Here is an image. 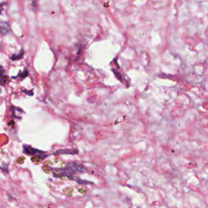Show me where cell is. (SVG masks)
I'll list each match as a JSON object with an SVG mask.
<instances>
[{
	"instance_id": "cell-4",
	"label": "cell",
	"mask_w": 208,
	"mask_h": 208,
	"mask_svg": "<svg viewBox=\"0 0 208 208\" xmlns=\"http://www.w3.org/2000/svg\"><path fill=\"white\" fill-rule=\"evenodd\" d=\"M78 150L76 149H60L54 152L53 155H78Z\"/></svg>"
},
{
	"instance_id": "cell-6",
	"label": "cell",
	"mask_w": 208,
	"mask_h": 208,
	"mask_svg": "<svg viewBox=\"0 0 208 208\" xmlns=\"http://www.w3.org/2000/svg\"><path fill=\"white\" fill-rule=\"evenodd\" d=\"M24 49L21 48L20 49V52L18 53V54H14V55H12V56H11V60L12 61H16V60H20V59H21L23 58V56H24Z\"/></svg>"
},
{
	"instance_id": "cell-13",
	"label": "cell",
	"mask_w": 208,
	"mask_h": 208,
	"mask_svg": "<svg viewBox=\"0 0 208 208\" xmlns=\"http://www.w3.org/2000/svg\"><path fill=\"white\" fill-rule=\"evenodd\" d=\"M2 12H3V8H1V9H0V16L2 14Z\"/></svg>"
},
{
	"instance_id": "cell-10",
	"label": "cell",
	"mask_w": 208,
	"mask_h": 208,
	"mask_svg": "<svg viewBox=\"0 0 208 208\" xmlns=\"http://www.w3.org/2000/svg\"><path fill=\"white\" fill-rule=\"evenodd\" d=\"M76 181L80 185H88V184H93V182L90 181H87V180H83L81 179H79V178H77L76 179Z\"/></svg>"
},
{
	"instance_id": "cell-3",
	"label": "cell",
	"mask_w": 208,
	"mask_h": 208,
	"mask_svg": "<svg viewBox=\"0 0 208 208\" xmlns=\"http://www.w3.org/2000/svg\"><path fill=\"white\" fill-rule=\"evenodd\" d=\"M11 33L10 24L8 21H2L0 20V33L3 36H7Z\"/></svg>"
},
{
	"instance_id": "cell-1",
	"label": "cell",
	"mask_w": 208,
	"mask_h": 208,
	"mask_svg": "<svg viewBox=\"0 0 208 208\" xmlns=\"http://www.w3.org/2000/svg\"><path fill=\"white\" fill-rule=\"evenodd\" d=\"M64 168L67 170V171H68L70 173L73 174V175H74L75 173H77V172L84 173V172H86V168H85V166L82 165V164H78L77 162H70V163L66 164Z\"/></svg>"
},
{
	"instance_id": "cell-9",
	"label": "cell",
	"mask_w": 208,
	"mask_h": 208,
	"mask_svg": "<svg viewBox=\"0 0 208 208\" xmlns=\"http://www.w3.org/2000/svg\"><path fill=\"white\" fill-rule=\"evenodd\" d=\"M0 169L2 170L4 173L8 174L9 172V168H8V164H3L2 166H0Z\"/></svg>"
},
{
	"instance_id": "cell-12",
	"label": "cell",
	"mask_w": 208,
	"mask_h": 208,
	"mask_svg": "<svg viewBox=\"0 0 208 208\" xmlns=\"http://www.w3.org/2000/svg\"><path fill=\"white\" fill-rule=\"evenodd\" d=\"M4 5H5V3H0V9H1L2 7L4 6Z\"/></svg>"
},
{
	"instance_id": "cell-2",
	"label": "cell",
	"mask_w": 208,
	"mask_h": 208,
	"mask_svg": "<svg viewBox=\"0 0 208 208\" xmlns=\"http://www.w3.org/2000/svg\"><path fill=\"white\" fill-rule=\"evenodd\" d=\"M23 152L26 155H43V154L46 153L43 150L33 148L28 145H23Z\"/></svg>"
},
{
	"instance_id": "cell-5",
	"label": "cell",
	"mask_w": 208,
	"mask_h": 208,
	"mask_svg": "<svg viewBox=\"0 0 208 208\" xmlns=\"http://www.w3.org/2000/svg\"><path fill=\"white\" fill-rule=\"evenodd\" d=\"M8 77L5 75V70H4L3 66H0V85L4 86L6 85Z\"/></svg>"
},
{
	"instance_id": "cell-7",
	"label": "cell",
	"mask_w": 208,
	"mask_h": 208,
	"mask_svg": "<svg viewBox=\"0 0 208 208\" xmlns=\"http://www.w3.org/2000/svg\"><path fill=\"white\" fill-rule=\"evenodd\" d=\"M28 76V70H27V69H24V72H20L16 77H12V78H18V77H20V79H24L26 78Z\"/></svg>"
},
{
	"instance_id": "cell-11",
	"label": "cell",
	"mask_w": 208,
	"mask_h": 208,
	"mask_svg": "<svg viewBox=\"0 0 208 208\" xmlns=\"http://www.w3.org/2000/svg\"><path fill=\"white\" fill-rule=\"evenodd\" d=\"M23 93L26 94L27 95H29V96H33V90L31 89V90H27V89H23L22 90Z\"/></svg>"
},
{
	"instance_id": "cell-8",
	"label": "cell",
	"mask_w": 208,
	"mask_h": 208,
	"mask_svg": "<svg viewBox=\"0 0 208 208\" xmlns=\"http://www.w3.org/2000/svg\"><path fill=\"white\" fill-rule=\"evenodd\" d=\"M111 71L113 72V73H114V75L115 76V77H116L119 81H122V77H121V74H120V73H119V72L115 70V68H112L111 69Z\"/></svg>"
}]
</instances>
